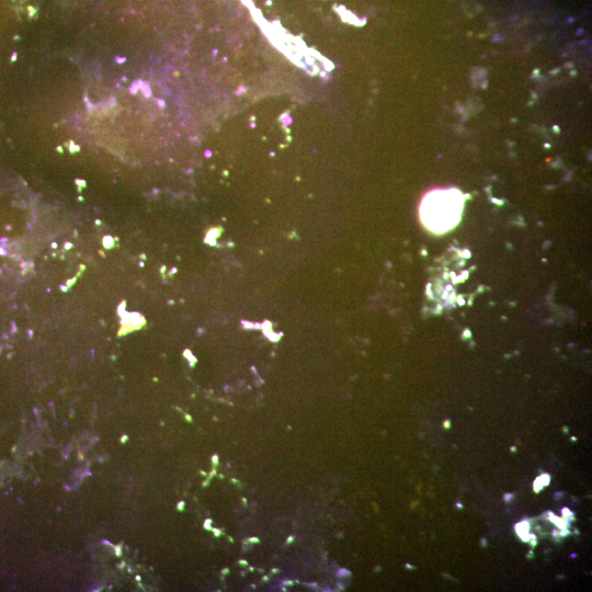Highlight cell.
I'll use <instances>...</instances> for the list:
<instances>
[{"instance_id": "obj_1", "label": "cell", "mask_w": 592, "mask_h": 592, "mask_svg": "<svg viewBox=\"0 0 592 592\" xmlns=\"http://www.w3.org/2000/svg\"><path fill=\"white\" fill-rule=\"evenodd\" d=\"M464 203V194L455 187L432 190L420 203L421 223L432 232L444 234L458 224Z\"/></svg>"}]
</instances>
